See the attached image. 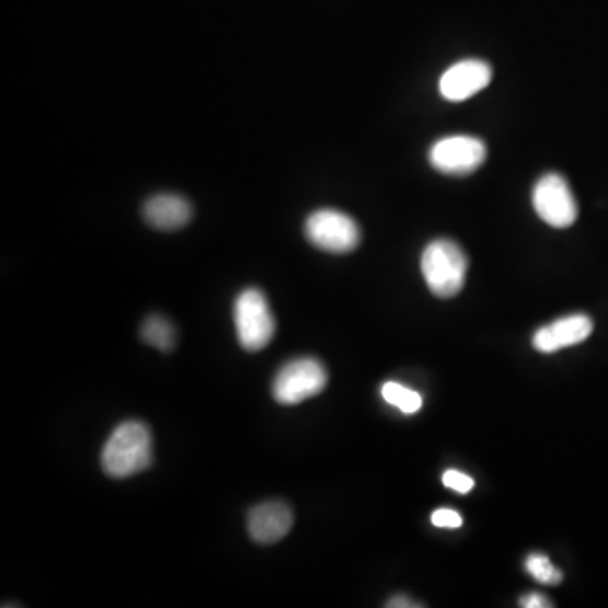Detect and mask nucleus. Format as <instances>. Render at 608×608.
<instances>
[{
    "label": "nucleus",
    "mask_w": 608,
    "mask_h": 608,
    "mask_svg": "<svg viewBox=\"0 0 608 608\" xmlns=\"http://www.w3.org/2000/svg\"><path fill=\"white\" fill-rule=\"evenodd\" d=\"M140 339L161 352H171L176 345V330L168 318L151 314L140 326Z\"/></svg>",
    "instance_id": "f8f14e48"
},
{
    "label": "nucleus",
    "mask_w": 608,
    "mask_h": 608,
    "mask_svg": "<svg viewBox=\"0 0 608 608\" xmlns=\"http://www.w3.org/2000/svg\"><path fill=\"white\" fill-rule=\"evenodd\" d=\"M142 217L152 229L174 232L188 226L193 217L192 203L173 193L151 196L142 207Z\"/></svg>",
    "instance_id": "9b49d317"
},
{
    "label": "nucleus",
    "mask_w": 608,
    "mask_h": 608,
    "mask_svg": "<svg viewBox=\"0 0 608 608\" xmlns=\"http://www.w3.org/2000/svg\"><path fill=\"white\" fill-rule=\"evenodd\" d=\"M295 523L291 507L283 501H267L249 511L248 529L257 544H274L286 538Z\"/></svg>",
    "instance_id": "1a4fd4ad"
},
{
    "label": "nucleus",
    "mask_w": 608,
    "mask_h": 608,
    "mask_svg": "<svg viewBox=\"0 0 608 608\" xmlns=\"http://www.w3.org/2000/svg\"><path fill=\"white\" fill-rule=\"evenodd\" d=\"M237 336L248 352H259L276 335V320L266 295L255 288L243 289L233 307Z\"/></svg>",
    "instance_id": "7ed1b4c3"
},
{
    "label": "nucleus",
    "mask_w": 608,
    "mask_h": 608,
    "mask_svg": "<svg viewBox=\"0 0 608 608\" xmlns=\"http://www.w3.org/2000/svg\"><path fill=\"white\" fill-rule=\"evenodd\" d=\"M152 463V435L140 421L118 424L102 451V469L112 479H129Z\"/></svg>",
    "instance_id": "f257e3e1"
},
{
    "label": "nucleus",
    "mask_w": 608,
    "mask_h": 608,
    "mask_svg": "<svg viewBox=\"0 0 608 608\" xmlns=\"http://www.w3.org/2000/svg\"><path fill=\"white\" fill-rule=\"evenodd\" d=\"M388 607L391 608H413V607H421V605L414 604L413 600L405 597H394L388 601Z\"/></svg>",
    "instance_id": "a211bd4d"
},
{
    "label": "nucleus",
    "mask_w": 608,
    "mask_h": 608,
    "mask_svg": "<svg viewBox=\"0 0 608 608\" xmlns=\"http://www.w3.org/2000/svg\"><path fill=\"white\" fill-rule=\"evenodd\" d=\"M443 483L451 491L458 492V494H469L472 491L473 482L472 477L464 475V473L458 472V470H446L443 473Z\"/></svg>",
    "instance_id": "2eb2a0df"
},
{
    "label": "nucleus",
    "mask_w": 608,
    "mask_h": 608,
    "mask_svg": "<svg viewBox=\"0 0 608 608\" xmlns=\"http://www.w3.org/2000/svg\"><path fill=\"white\" fill-rule=\"evenodd\" d=\"M433 526L443 527V529H457L463 524L460 514L454 509H438L432 516Z\"/></svg>",
    "instance_id": "dca6fc26"
},
{
    "label": "nucleus",
    "mask_w": 608,
    "mask_h": 608,
    "mask_svg": "<svg viewBox=\"0 0 608 608\" xmlns=\"http://www.w3.org/2000/svg\"><path fill=\"white\" fill-rule=\"evenodd\" d=\"M594 332V321L586 314H570L560 318L535 333L532 345L541 354H554L561 348L573 347L585 342Z\"/></svg>",
    "instance_id": "9d476101"
},
{
    "label": "nucleus",
    "mask_w": 608,
    "mask_h": 608,
    "mask_svg": "<svg viewBox=\"0 0 608 608\" xmlns=\"http://www.w3.org/2000/svg\"><path fill=\"white\" fill-rule=\"evenodd\" d=\"M519 604H520V607H524V608L553 607V604H551V601L548 600V598H546L544 595L536 594V592H532V594L524 595V597L520 598Z\"/></svg>",
    "instance_id": "f3484780"
},
{
    "label": "nucleus",
    "mask_w": 608,
    "mask_h": 608,
    "mask_svg": "<svg viewBox=\"0 0 608 608\" xmlns=\"http://www.w3.org/2000/svg\"><path fill=\"white\" fill-rule=\"evenodd\" d=\"M421 271L433 295L443 299L454 298L463 289L469 259L454 240H433L424 249Z\"/></svg>",
    "instance_id": "f03ea898"
},
{
    "label": "nucleus",
    "mask_w": 608,
    "mask_h": 608,
    "mask_svg": "<svg viewBox=\"0 0 608 608\" xmlns=\"http://www.w3.org/2000/svg\"><path fill=\"white\" fill-rule=\"evenodd\" d=\"M307 239L314 248L330 254H348L360 243L362 233L357 221L339 210H317L305 223Z\"/></svg>",
    "instance_id": "39448f33"
},
{
    "label": "nucleus",
    "mask_w": 608,
    "mask_h": 608,
    "mask_svg": "<svg viewBox=\"0 0 608 608\" xmlns=\"http://www.w3.org/2000/svg\"><path fill=\"white\" fill-rule=\"evenodd\" d=\"M526 572L541 585H558L563 580V573L557 570L550 558H546L544 554L535 553L527 557Z\"/></svg>",
    "instance_id": "4468645a"
},
{
    "label": "nucleus",
    "mask_w": 608,
    "mask_h": 608,
    "mask_svg": "<svg viewBox=\"0 0 608 608\" xmlns=\"http://www.w3.org/2000/svg\"><path fill=\"white\" fill-rule=\"evenodd\" d=\"M532 205L539 218L554 229H567L578 218V203L572 188L558 173L539 177L532 190Z\"/></svg>",
    "instance_id": "423d86ee"
},
{
    "label": "nucleus",
    "mask_w": 608,
    "mask_h": 608,
    "mask_svg": "<svg viewBox=\"0 0 608 608\" xmlns=\"http://www.w3.org/2000/svg\"><path fill=\"white\" fill-rule=\"evenodd\" d=\"M329 382V374L317 358L302 357L288 362L277 372L273 395L279 404L295 405L321 394Z\"/></svg>",
    "instance_id": "20e7f679"
},
{
    "label": "nucleus",
    "mask_w": 608,
    "mask_h": 608,
    "mask_svg": "<svg viewBox=\"0 0 608 608\" xmlns=\"http://www.w3.org/2000/svg\"><path fill=\"white\" fill-rule=\"evenodd\" d=\"M380 392H382L383 401L394 405L404 414L417 413L421 405H423V398H421L420 392L411 391V389L404 388L402 383L386 382Z\"/></svg>",
    "instance_id": "ddd939ff"
},
{
    "label": "nucleus",
    "mask_w": 608,
    "mask_h": 608,
    "mask_svg": "<svg viewBox=\"0 0 608 608\" xmlns=\"http://www.w3.org/2000/svg\"><path fill=\"white\" fill-rule=\"evenodd\" d=\"M486 159V146L472 136H450L436 140L429 149V162L439 173L467 176L479 170Z\"/></svg>",
    "instance_id": "0eeeda50"
},
{
    "label": "nucleus",
    "mask_w": 608,
    "mask_h": 608,
    "mask_svg": "<svg viewBox=\"0 0 608 608\" xmlns=\"http://www.w3.org/2000/svg\"><path fill=\"white\" fill-rule=\"evenodd\" d=\"M491 80V65L482 59H461L439 78V93L448 102H464L486 89Z\"/></svg>",
    "instance_id": "6e6552de"
}]
</instances>
